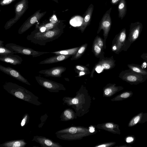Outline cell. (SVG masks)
<instances>
[{
	"mask_svg": "<svg viewBox=\"0 0 147 147\" xmlns=\"http://www.w3.org/2000/svg\"><path fill=\"white\" fill-rule=\"evenodd\" d=\"M60 22L53 28L41 32L35 29L26 37V39L35 44L45 46L48 42L59 38L63 31V26Z\"/></svg>",
	"mask_w": 147,
	"mask_h": 147,
	"instance_id": "cell-1",
	"label": "cell"
},
{
	"mask_svg": "<svg viewBox=\"0 0 147 147\" xmlns=\"http://www.w3.org/2000/svg\"><path fill=\"white\" fill-rule=\"evenodd\" d=\"M3 87L8 93L19 99L36 106L42 104V103L38 100V96L16 84L10 82H6Z\"/></svg>",
	"mask_w": 147,
	"mask_h": 147,
	"instance_id": "cell-2",
	"label": "cell"
},
{
	"mask_svg": "<svg viewBox=\"0 0 147 147\" xmlns=\"http://www.w3.org/2000/svg\"><path fill=\"white\" fill-rule=\"evenodd\" d=\"M89 128L83 127H71L57 131L56 137L59 139L66 140H80L83 138L91 135Z\"/></svg>",
	"mask_w": 147,
	"mask_h": 147,
	"instance_id": "cell-3",
	"label": "cell"
},
{
	"mask_svg": "<svg viewBox=\"0 0 147 147\" xmlns=\"http://www.w3.org/2000/svg\"><path fill=\"white\" fill-rule=\"evenodd\" d=\"M77 93L76 96L74 97H64L63 100V103L66 104L69 106H72L75 109L76 114L78 113L76 116H82L86 113L87 111H88L90 105L91 100L87 101L86 100L90 98L89 97L86 99V96H85L86 94L81 93L79 91Z\"/></svg>",
	"mask_w": 147,
	"mask_h": 147,
	"instance_id": "cell-4",
	"label": "cell"
},
{
	"mask_svg": "<svg viewBox=\"0 0 147 147\" xmlns=\"http://www.w3.org/2000/svg\"><path fill=\"white\" fill-rule=\"evenodd\" d=\"M119 77L130 84L137 85L145 82L147 76L132 71L130 69L122 71L119 74Z\"/></svg>",
	"mask_w": 147,
	"mask_h": 147,
	"instance_id": "cell-5",
	"label": "cell"
},
{
	"mask_svg": "<svg viewBox=\"0 0 147 147\" xmlns=\"http://www.w3.org/2000/svg\"><path fill=\"white\" fill-rule=\"evenodd\" d=\"M129 32L125 42L123 50L126 51L131 44L139 37L143 29L142 23L139 22L131 23L129 27Z\"/></svg>",
	"mask_w": 147,
	"mask_h": 147,
	"instance_id": "cell-6",
	"label": "cell"
},
{
	"mask_svg": "<svg viewBox=\"0 0 147 147\" xmlns=\"http://www.w3.org/2000/svg\"><path fill=\"white\" fill-rule=\"evenodd\" d=\"M5 46L14 51V54L30 56L33 57H39L42 55L50 53V52L36 51L31 48L22 47L12 43H7Z\"/></svg>",
	"mask_w": 147,
	"mask_h": 147,
	"instance_id": "cell-7",
	"label": "cell"
},
{
	"mask_svg": "<svg viewBox=\"0 0 147 147\" xmlns=\"http://www.w3.org/2000/svg\"><path fill=\"white\" fill-rule=\"evenodd\" d=\"M28 6V0H21L15 4V16L7 22L4 26L5 30L9 29L20 18L26 11Z\"/></svg>",
	"mask_w": 147,
	"mask_h": 147,
	"instance_id": "cell-8",
	"label": "cell"
},
{
	"mask_svg": "<svg viewBox=\"0 0 147 147\" xmlns=\"http://www.w3.org/2000/svg\"><path fill=\"white\" fill-rule=\"evenodd\" d=\"M35 79L40 86L51 92H57L65 88L62 84L58 83L40 76H35Z\"/></svg>",
	"mask_w": 147,
	"mask_h": 147,
	"instance_id": "cell-9",
	"label": "cell"
},
{
	"mask_svg": "<svg viewBox=\"0 0 147 147\" xmlns=\"http://www.w3.org/2000/svg\"><path fill=\"white\" fill-rule=\"evenodd\" d=\"M112 8V7H111L103 15L100 22L99 27L97 32V33L98 34L101 30H103L105 42L112 24L111 19L110 16Z\"/></svg>",
	"mask_w": 147,
	"mask_h": 147,
	"instance_id": "cell-10",
	"label": "cell"
},
{
	"mask_svg": "<svg viewBox=\"0 0 147 147\" xmlns=\"http://www.w3.org/2000/svg\"><path fill=\"white\" fill-rule=\"evenodd\" d=\"M40 10L36 11L23 24L18 30V33L22 34L30 28L45 14L46 12L40 13Z\"/></svg>",
	"mask_w": 147,
	"mask_h": 147,
	"instance_id": "cell-11",
	"label": "cell"
},
{
	"mask_svg": "<svg viewBox=\"0 0 147 147\" xmlns=\"http://www.w3.org/2000/svg\"><path fill=\"white\" fill-rule=\"evenodd\" d=\"M127 39L126 29L124 28L116 36L113 47L115 53L118 54L123 50Z\"/></svg>",
	"mask_w": 147,
	"mask_h": 147,
	"instance_id": "cell-12",
	"label": "cell"
},
{
	"mask_svg": "<svg viewBox=\"0 0 147 147\" xmlns=\"http://www.w3.org/2000/svg\"><path fill=\"white\" fill-rule=\"evenodd\" d=\"M0 70L23 83L28 85H31L28 80L19 71L12 67H6L0 65Z\"/></svg>",
	"mask_w": 147,
	"mask_h": 147,
	"instance_id": "cell-13",
	"label": "cell"
},
{
	"mask_svg": "<svg viewBox=\"0 0 147 147\" xmlns=\"http://www.w3.org/2000/svg\"><path fill=\"white\" fill-rule=\"evenodd\" d=\"M66 68L62 66H57L51 68L39 71V74L48 77H61L62 74L66 70Z\"/></svg>",
	"mask_w": 147,
	"mask_h": 147,
	"instance_id": "cell-14",
	"label": "cell"
},
{
	"mask_svg": "<svg viewBox=\"0 0 147 147\" xmlns=\"http://www.w3.org/2000/svg\"><path fill=\"white\" fill-rule=\"evenodd\" d=\"M32 141L39 144L42 147H62L59 143L44 136H35Z\"/></svg>",
	"mask_w": 147,
	"mask_h": 147,
	"instance_id": "cell-15",
	"label": "cell"
},
{
	"mask_svg": "<svg viewBox=\"0 0 147 147\" xmlns=\"http://www.w3.org/2000/svg\"><path fill=\"white\" fill-rule=\"evenodd\" d=\"M93 10V5L91 4L89 5L84 13L82 23L79 27L82 32L84 30L90 22Z\"/></svg>",
	"mask_w": 147,
	"mask_h": 147,
	"instance_id": "cell-16",
	"label": "cell"
},
{
	"mask_svg": "<svg viewBox=\"0 0 147 147\" xmlns=\"http://www.w3.org/2000/svg\"><path fill=\"white\" fill-rule=\"evenodd\" d=\"M0 60L14 65L21 64L23 61L22 57L14 54L6 56L0 55Z\"/></svg>",
	"mask_w": 147,
	"mask_h": 147,
	"instance_id": "cell-17",
	"label": "cell"
},
{
	"mask_svg": "<svg viewBox=\"0 0 147 147\" xmlns=\"http://www.w3.org/2000/svg\"><path fill=\"white\" fill-rule=\"evenodd\" d=\"M97 128L105 130L112 133L120 134V130L118 125L111 122L99 124L96 126Z\"/></svg>",
	"mask_w": 147,
	"mask_h": 147,
	"instance_id": "cell-18",
	"label": "cell"
},
{
	"mask_svg": "<svg viewBox=\"0 0 147 147\" xmlns=\"http://www.w3.org/2000/svg\"><path fill=\"white\" fill-rule=\"evenodd\" d=\"M147 121V113L141 112L133 117L129 121L128 126L131 127L137 124Z\"/></svg>",
	"mask_w": 147,
	"mask_h": 147,
	"instance_id": "cell-19",
	"label": "cell"
},
{
	"mask_svg": "<svg viewBox=\"0 0 147 147\" xmlns=\"http://www.w3.org/2000/svg\"><path fill=\"white\" fill-rule=\"evenodd\" d=\"M71 55H56L47 58L40 61V64H46L54 63L64 60L70 56Z\"/></svg>",
	"mask_w": 147,
	"mask_h": 147,
	"instance_id": "cell-20",
	"label": "cell"
},
{
	"mask_svg": "<svg viewBox=\"0 0 147 147\" xmlns=\"http://www.w3.org/2000/svg\"><path fill=\"white\" fill-rule=\"evenodd\" d=\"M121 86H116L115 84L107 85L103 89V96L109 97L112 96L117 92L123 89Z\"/></svg>",
	"mask_w": 147,
	"mask_h": 147,
	"instance_id": "cell-21",
	"label": "cell"
},
{
	"mask_svg": "<svg viewBox=\"0 0 147 147\" xmlns=\"http://www.w3.org/2000/svg\"><path fill=\"white\" fill-rule=\"evenodd\" d=\"M27 144L24 139L14 140L5 142L0 144V147H24Z\"/></svg>",
	"mask_w": 147,
	"mask_h": 147,
	"instance_id": "cell-22",
	"label": "cell"
},
{
	"mask_svg": "<svg viewBox=\"0 0 147 147\" xmlns=\"http://www.w3.org/2000/svg\"><path fill=\"white\" fill-rule=\"evenodd\" d=\"M115 61L112 59L102 60L100 61L94 67L93 70L96 67H100L101 69H109L113 68L115 65Z\"/></svg>",
	"mask_w": 147,
	"mask_h": 147,
	"instance_id": "cell-23",
	"label": "cell"
},
{
	"mask_svg": "<svg viewBox=\"0 0 147 147\" xmlns=\"http://www.w3.org/2000/svg\"><path fill=\"white\" fill-rule=\"evenodd\" d=\"M75 114L73 110L70 109L65 110L61 113L60 116V120L66 121L73 120L75 118Z\"/></svg>",
	"mask_w": 147,
	"mask_h": 147,
	"instance_id": "cell-24",
	"label": "cell"
},
{
	"mask_svg": "<svg viewBox=\"0 0 147 147\" xmlns=\"http://www.w3.org/2000/svg\"><path fill=\"white\" fill-rule=\"evenodd\" d=\"M118 17L122 20L125 16L127 11V4L125 0H120L118 7Z\"/></svg>",
	"mask_w": 147,
	"mask_h": 147,
	"instance_id": "cell-25",
	"label": "cell"
},
{
	"mask_svg": "<svg viewBox=\"0 0 147 147\" xmlns=\"http://www.w3.org/2000/svg\"><path fill=\"white\" fill-rule=\"evenodd\" d=\"M127 66L129 69L132 71L142 75L147 76V70L142 67L141 65L132 63L128 64Z\"/></svg>",
	"mask_w": 147,
	"mask_h": 147,
	"instance_id": "cell-26",
	"label": "cell"
},
{
	"mask_svg": "<svg viewBox=\"0 0 147 147\" xmlns=\"http://www.w3.org/2000/svg\"><path fill=\"white\" fill-rule=\"evenodd\" d=\"M80 48V47H77L52 52H50V53L55 54L56 55H74L77 53Z\"/></svg>",
	"mask_w": 147,
	"mask_h": 147,
	"instance_id": "cell-27",
	"label": "cell"
},
{
	"mask_svg": "<svg viewBox=\"0 0 147 147\" xmlns=\"http://www.w3.org/2000/svg\"><path fill=\"white\" fill-rule=\"evenodd\" d=\"M133 94L132 91H126L117 95L111 100L112 101H121L131 97Z\"/></svg>",
	"mask_w": 147,
	"mask_h": 147,
	"instance_id": "cell-28",
	"label": "cell"
},
{
	"mask_svg": "<svg viewBox=\"0 0 147 147\" xmlns=\"http://www.w3.org/2000/svg\"><path fill=\"white\" fill-rule=\"evenodd\" d=\"M3 42V41L0 40V55L6 56L14 54L13 51L4 46Z\"/></svg>",
	"mask_w": 147,
	"mask_h": 147,
	"instance_id": "cell-29",
	"label": "cell"
},
{
	"mask_svg": "<svg viewBox=\"0 0 147 147\" xmlns=\"http://www.w3.org/2000/svg\"><path fill=\"white\" fill-rule=\"evenodd\" d=\"M87 45V44L86 43L81 46L79 48L77 53L72 56L71 59H77L80 58L84 52Z\"/></svg>",
	"mask_w": 147,
	"mask_h": 147,
	"instance_id": "cell-30",
	"label": "cell"
},
{
	"mask_svg": "<svg viewBox=\"0 0 147 147\" xmlns=\"http://www.w3.org/2000/svg\"><path fill=\"white\" fill-rule=\"evenodd\" d=\"M92 49L94 53L96 56H98L101 52V49L98 46L96 39L93 42Z\"/></svg>",
	"mask_w": 147,
	"mask_h": 147,
	"instance_id": "cell-31",
	"label": "cell"
},
{
	"mask_svg": "<svg viewBox=\"0 0 147 147\" xmlns=\"http://www.w3.org/2000/svg\"><path fill=\"white\" fill-rule=\"evenodd\" d=\"M30 117L28 113L25 114L22 118L21 121L20 125L22 127H24L29 122Z\"/></svg>",
	"mask_w": 147,
	"mask_h": 147,
	"instance_id": "cell-32",
	"label": "cell"
},
{
	"mask_svg": "<svg viewBox=\"0 0 147 147\" xmlns=\"http://www.w3.org/2000/svg\"><path fill=\"white\" fill-rule=\"evenodd\" d=\"M135 140V137L133 135H128L125 139V142L128 144H132Z\"/></svg>",
	"mask_w": 147,
	"mask_h": 147,
	"instance_id": "cell-33",
	"label": "cell"
},
{
	"mask_svg": "<svg viewBox=\"0 0 147 147\" xmlns=\"http://www.w3.org/2000/svg\"><path fill=\"white\" fill-rule=\"evenodd\" d=\"M116 143L115 142H111L108 143H105L102 144H100L95 146L96 147H109L113 146Z\"/></svg>",
	"mask_w": 147,
	"mask_h": 147,
	"instance_id": "cell-34",
	"label": "cell"
},
{
	"mask_svg": "<svg viewBox=\"0 0 147 147\" xmlns=\"http://www.w3.org/2000/svg\"><path fill=\"white\" fill-rule=\"evenodd\" d=\"M16 0H0V4L1 6L9 5Z\"/></svg>",
	"mask_w": 147,
	"mask_h": 147,
	"instance_id": "cell-35",
	"label": "cell"
},
{
	"mask_svg": "<svg viewBox=\"0 0 147 147\" xmlns=\"http://www.w3.org/2000/svg\"><path fill=\"white\" fill-rule=\"evenodd\" d=\"M95 39L98 46L102 49L103 47V43L102 38L100 37L97 36Z\"/></svg>",
	"mask_w": 147,
	"mask_h": 147,
	"instance_id": "cell-36",
	"label": "cell"
},
{
	"mask_svg": "<svg viewBox=\"0 0 147 147\" xmlns=\"http://www.w3.org/2000/svg\"><path fill=\"white\" fill-rule=\"evenodd\" d=\"M76 68L77 69L82 71H86L89 70L87 67L80 65H76Z\"/></svg>",
	"mask_w": 147,
	"mask_h": 147,
	"instance_id": "cell-37",
	"label": "cell"
},
{
	"mask_svg": "<svg viewBox=\"0 0 147 147\" xmlns=\"http://www.w3.org/2000/svg\"><path fill=\"white\" fill-rule=\"evenodd\" d=\"M140 57L147 63V52L143 53L141 55Z\"/></svg>",
	"mask_w": 147,
	"mask_h": 147,
	"instance_id": "cell-38",
	"label": "cell"
},
{
	"mask_svg": "<svg viewBox=\"0 0 147 147\" xmlns=\"http://www.w3.org/2000/svg\"><path fill=\"white\" fill-rule=\"evenodd\" d=\"M120 1V0H111V3L113 5H116L119 4Z\"/></svg>",
	"mask_w": 147,
	"mask_h": 147,
	"instance_id": "cell-39",
	"label": "cell"
},
{
	"mask_svg": "<svg viewBox=\"0 0 147 147\" xmlns=\"http://www.w3.org/2000/svg\"><path fill=\"white\" fill-rule=\"evenodd\" d=\"M89 128L90 132L91 133H94L95 131V129L94 127L91 126L89 127Z\"/></svg>",
	"mask_w": 147,
	"mask_h": 147,
	"instance_id": "cell-40",
	"label": "cell"
},
{
	"mask_svg": "<svg viewBox=\"0 0 147 147\" xmlns=\"http://www.w3.org/2000/svg\"><path fill=\"white\" fill-rule=\"evenodd\" d=\"M117 147H132L130 145H126V144H125L123 145L122 146H117Z\"/></svg>",
	"mask_w": 147,
	"mask_h": 147,
	"instance_id": "cell-41",
	"label": "cell"
},
{
	"mask_svg": "<svg viewBox=\"0 0 147 147\" xmlns=\"http://www.w3.org/2000/svg\"><path fill=\"white\" fill-rule=\"evenodd\" d=\"M52 0L55 1V2H56L57 3H58V0Z\"/></svg>",
	"mask_w": 147,
	"mask_h": 147,
	"instance_id": "cell-42",
	"label": "cell"
},
{
	"mask_svg": "<svg viewBox=\"0 0 147 147\" xmlns=\"http://www.w3.org/2000/svg\"><path fill=\"white\" fill-rule=\"evenodd\" d=\"M146 4H147V1H146Z\"/></svg>",
	"mask_w": 147,
	"mask_h": 147,
	"instance_id": "cell-43",
	"label": "cell"
}]
</instances>
